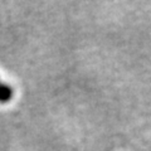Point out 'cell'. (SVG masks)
<instances>
[{"label":"cell","mask_w":151,"mask_h":151,"mask_svg":"<svg viewBox=\"0 0 151 151\" xmlns=\"http://www.w3.org/2000/svg\"><path fill=\"white\" fill-rule=\"evenodd\" d=\"M13 94H14V92L10 86L0 82V102L1 103L9 102L13 98Z\"/></svg>","instance_id":"obj_1"}]
</instances>
